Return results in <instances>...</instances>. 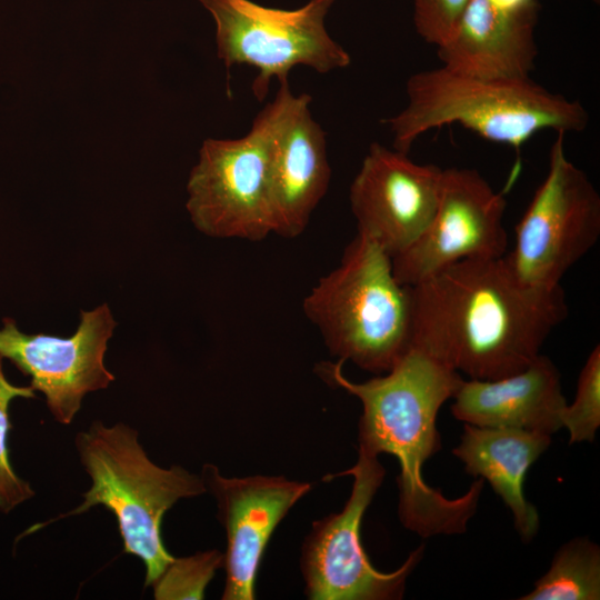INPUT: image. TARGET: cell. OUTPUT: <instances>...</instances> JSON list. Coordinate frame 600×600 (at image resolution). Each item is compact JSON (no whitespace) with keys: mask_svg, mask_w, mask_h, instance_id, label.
Returning a JSON list of instances; mask_svg holds the SVG:
<instances>
[{"mask_svg":"<svg viewBox=\"0 0 600 600\" xmlns=\"http://www.w3.org/2000/svg\"><path fill=\"white\" fill-rule=\"evenodd\" d=\"M504 256L461 260L409 287L411 348L470 379L528 367L568 306L561 286L526 283Z\"/></svg>","mask_w":600,"mask_h":600,"instance_id":"cell-1","label":"cell"},{"mask_svg":"<svg viewBox=\"0 0 600 600\" xmlns=\"http://www.w3.org/2000/svg\"><path fill=\"white\" fill-rule=\"evenodd\" d=\"M342 364V360L321 362L317 372L361 401L359 450L397 458L398 514L403 527L422 538L466 532L484 480L477 479L463 496L450 499L422 476L424 462L441 448L438 412L461 383L460 373L416 348L386 374L364 382L350 381Z\"/></svg>","mask_w":600,"mask_h":600,"instance_id":"cell-2","label":"cell"},{"mask_svg":"<svg viewBox=\"0 0 600 600\" xmlns=\"http://www.w3.org/2000/svg\"><path fill=\"white\" fill-rule=\"evenodd\" d=\"M406 93L407 106L382 120L393 136V149L404 153L427 131L452 123L514 149L540 131L580 132L589 123L579 101L530 78L484 79L441 66L410 76Z\"/></svg>","mask_w":600,"mask_h":600,"instance_id":"cell-3","label":"cell"},{"mask_svg":"<svg viewBox=\"0 0 600 600\" xmlns=\"http://www.w3.org/2000/svg\"><path fill=\"white\" fill-rule=\"evenodd\" d=\"M74 443L91 486L77 508L48 523L104 507L116 517L124 552L142 560L144 586L151 587L174 560L161 539L162 518L178 500L207 492L201 477L180 466H157L137 430L121 422L94 421L76 434Z\"/></svg>","mask_w":600,"mask_h":600,"instance_id":"cell-4","label":"cell"},{"mask_svg":"<svg viewBox=\"0 0 600 600\" xmlns=\"http://www.w3.org/2000/svg\"><path fill=\"white\" fill-rule=\"evenodd\" d=\"M303 311L331 354L367 371L386 373L411 349L410 289L394 277L391 257L359 233Z\"/></svg>","mask_w":600,"mask_h":600,"instance_id":"cell-5","label":"cell"},{"mask_svg":"<svg viewBox=\"0 0 600 600\" xmlns=\"http://www.w3.org/2000/svg\"><path fill=\"white\" fill-rule=\"evenodd\" d=\"M279 83L246 136L202 142L189 174L186 208L197 230L208 237L260 241L273 233L270 156L294 94L288 80Z\"/></svg>","mask_w":600,"mask_h":600,"instance_id":"cell-6","label":"cell"},{"mask_svg":"<svg viewBox=\"0 0 600 600\" xmlns=\"http://www.w3.org/2000/svg\"><path fill=\"white\" fill-rule=\"evenodd\" d=\"M199 1L214 20L217 54L226 68L246 63L259 70L251 86L259 101L267 97L272 78L288 80L299 64L328 73L351 63L349 52L324 27L336 0H309L294 10L251 0Z\"/></svg>","mask_w":600,"mask_h":600,"instance_id":"cell-7","label":"cell"},{"mask_svg":"<svg viewBox=\"0 0 600 600\" xmlns=\"http://www.w3.org/2000/svg\"><path fill=\"white\" fill-rule=\"evenodd\" d=\"M546 178L514 228L506 259L526 283L561 286L567 271L600 237V196L584 171L566 154L564 132H556Z\"/></svg>","mask_w":600,"mask_h":600,"instance_id":"cell-8","label":"cell"},{"mask_svg":"<svg viewBox=\"0 0 600 600\" xmlns=\"http://www.w3.org/2000/svg\"><path fill=\"white\" fill-rule=\"evenodd\" d=\"M378 456L359 450L357 463L329 479L352 476L353 483L344 508L313 522L301 549V571L311 600L400 599L406 582L423 554L413 550L392 572L377 570L360 538L363 514L384 478Z\"/></svg>","mask_w":600,"mask_h":600,"instance_id":"cell-9","label":"cell"},{"mask_svg":"<svg viewBox=\"0 0 600 600\" xmlns=\"http://www.w3.org/2000/svg\"><path fill=\"white\" fill-rule=\"evenodd\" d=\"M507 201L476 170L443 169L436 213L419 238L392 260L403 286H414L454 262L507 253Z\"/></svg>","mask_w":600,"mask_h":600,"instance_id":"cell-10","label":"cell"},{"mask_svg":"<svg viewBox=\"0 0 600 600\" xmlns=\"http://www.w3.org/2000/svg\"><path fill=\"white\" fill-rule=\"evenodd\" d=\"M80 314L78 330L67 339L23 333L10 318L0 329V354L31 378L30 387L44 394L50 413L62 424L72 422L87 393L114 380L103 362L117 326L108 304Z\"/></svg>","mask_w":600,"mask_h":600,"instance_id":"cell-11","label":"cell"},{"mask_svg":"<svg viewBox=\"0 0 600 600\" xmlns=\"http://www.w3.org/2000/svg\"><path fill=\"white\" fill-rule=\"evenodd\" d=\"M408 154L371 143L349 192L358 233L391 258L421 236L440 197L443 169L413 162Z\"/></svg>","mask_w":600,"mask_h":600,"instance_id":"cell-12","label":"cell"},{"mask_svg":"<svg viewBox=\"0 0 600 600\" xmlns=\"http://www.w3.org/2000/svg\"><path fill=\"white\" fill-rule=\"evenodd\" d=\"M201 479L217 502L226 529L223 600H252L258 569L277 526L292 506L311 490V483L284 477L227 478L210 463Z\"/></svg>","mask_w":600,"mask_h":600,"instance_id":"cell-13","label":"cell"},{"mask_svg":"<svg viewBox=\"0 0 600 600\" xmlns=\"http://www.w3.org/2000/svg\"><path fill=\"white\" fill-rule=\"evenodd\" d=\"M311 97L293 94L276 132L270 156L273 233L296 238L330 183L326 133L310 110Z\"/></svg>","mask_w":600,"mask_h":600,"instance_id":"cell-14","label":"cell"},{"mask_svg":"<svg viewBox=\"0 0 600 600\" xmlns=\"http://www.w3.org/2000/svg\"><path fill=\"white\" fill-rule=\"evenodd\" d=\"M538 10L539 4L510 11L488 0H470L451 34L437 47L442 67L484 79L530 78L538 57Z\"/></svg>","mask_w":600,"mask_h":600,"instance_id":"cell-15","label":"cell"},{"mask_svg":"<svg viewBox=\"0 0 600 600\" xmlns=\"http://www.w3.org/2000/svg\"><path fill=\"white\" fill-rule=\"evenodd\" d=\"M451 399L452 416L464 423L551 436L562 428L567 404L560 372L541 353L523 370L499 379H462Z\"/></svg>","mask_w":600,"mask_h":600,"instance_id":"cell-16","label":"cell"},{"mask_svg":"<svg viewBox=\"0 0 600 600\" xmlns=\"http://www.w3.org/2000/svg\"><path fill=\"white\" fill-rule=\"evenodd\" d=\"M550 443L551 434L543 432L464 423L452 450L467 473L487 480L502 499L524 542L533 539L540 526L536 507L524 496L526 474Z\"/></svg>","mask_w":600,"mask_h":600,"instance_id":"cell-17","label":"cell"},{"mask_svg":"<svg viewBox=\"0 0 600 600\" xmlns=\"http://www.w3.org/2000/svg\"><path fill=\"white\" fill-rule=\"evenodd\" d=\"M520 600L600 599V548L587 537L574 538L560 547L549 570Z\"/></svg>","mask_w":600,"mask_h":600,"instance_id":"cell-18","label":"cell"},{"mask_svg":"<svg viewBox=\"0 0 600 600\" xmlns=\"http://www.w3.org/2000/svg\"><path fill=\"white\" fill-rule=\"evenodd\" d=\"M562 428L569 432V443L592 442L600 427V346L586 360L577 382L573 401L561 413Z\"/></svg>","mask_w":600,"mask_h":600,"instance_id":"cell-19","label":"cell"},{"mask_svg":"<svg viewBox=\"0 0 600 600\" xmlns=\"http://www.w3.org/2000/svg\"><path fill=\"white\" fill-rule=\"evenodd\" d=\"M223 556L218 550H210L187 558H174L151 586L154 598L203 599L207 584L216 570L223 566Z\"/></svg>","mask_w":600,"mask_h":600,"instance_id":"cell-20","label":"cell"},{"mask_svg":"<svg viewBox=\"0 0 600 600\" xmlns=\"http://www.w3.org/2000/svg\"><path fill=\"white\" fill-rule=\"evenodd\" d=\"M19 397L34 398V390L30 386H13L7 380L0 354V511L4 513L34 496L31 486L17 476L9 460L7 438L11 424L8 408L10 402Z\"/></svg>","mask_w":600,"mask_h":600,"instance_id":"cell-21","label":"cell"},{"mask_svg":"<svg viewBox=\"0 0 600 600\" xmlns=\"http://www.w3.org/2000/svg\"><path fill=\"white\" fill-rule=\"evenodd\" d=\"M470 0H413L417 33L438 47L451 34Z\"/></svg>","mask_w":600,"mask_h":600,"instance_id":"cell-22","label":"cell"},{"mask_svg":"<svg viewBox=\"0 0 600 600\" xmlns=\"http://www.w3.org/2000/svg\"><path fill=\"white\" fill-rule=\"evenodd\" d=\"M494 7L502 10H522L538 6L537 0H488Z\"/></svg>","mask_w":600,"mask_h":600,"instance_id":"cell-23","label":"cell"}]
</instances>
